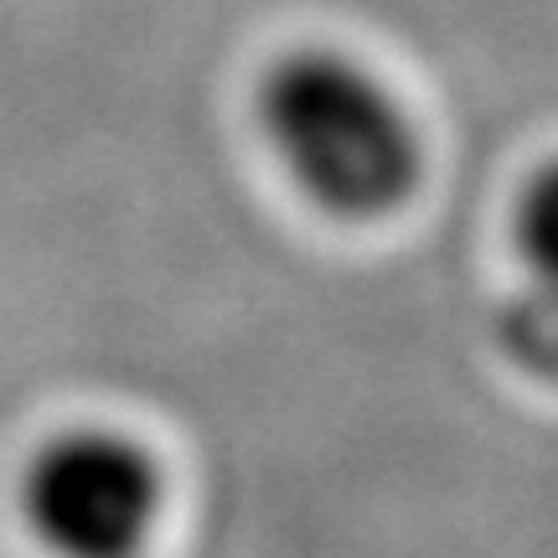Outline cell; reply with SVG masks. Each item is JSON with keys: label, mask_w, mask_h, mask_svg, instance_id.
<instances>
[{"label": "cell", "mask_w": 558, "mask_h": 558, "mask_svg": "<svg viewBox=\"0 0 558 558\" xmlns=\"http://www.w3.org/2000/svg\"><path fill=\"white\" fill-rule=\"evenodd\" d=\"M259 130L320 213L373 222L418 186V130L378 73L347 52H290L259 83Z\"/></svg>", "instance_id": "6da1fadb"}, {"label": "cell", "mask_w": 558, "mask_h": 558, "mask_svg": "<svg viewBox=\"0 0 558 558\" xmlns=\"http://www.w3.org/2000/svg\"><path fill=\"white\" fill-rule=\"evenodd\" d=\"M16 512L47 558H145L166 512V476L130 429L68 424L26 456Z\"/></svg>", "instance_id": "7a4b0ae2"}, {"label": "cell", "mask_w": 558, "mask_h": 558, "mask_svg": "<svg viewBox=\"0 0 558 558\" xmlns=\"http://www.w3.org/2000/svg\"><path fill=\"white\" fill-rule=\"evenodd\" d=\"M518 254L527 264V290L558 300V160L527 181L518 202Z\"/></svg>", "instance_id": "3957f363"}, {"label": "cell", "mask_w": 558, "mask_h": 558, "mask_svg": "<svg viewBox=\"0 0 558 558\" xmlns=\"http://www.w3.org/2000/svg\"><path fill=\"white\" fill-rule=\"evenodd\" d=\"M501 341L507 352L543 383H558V300L538 295V290H522L507 316H501Z\"/></svg>", "instance_id": "277c9868"}]
</instances>
